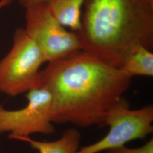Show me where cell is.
<instances>
[{"instance_id": "obj_1", "label": "cell", "mask_w": 153, "mask_h": 153, "mask_svg": "<svg viewBox=\"0 0 153 153\" xmlns=\"http://www.w3.org/2000/svg\"><path fill=\"white\" fill-rule=\"evenodd\" d=\"M131 81L118 68L83 51L48 62L39 76V86L52 95L53 123L82 128L102 126Z\"/></svg>"}, {"instance_id": "obj_2", "label": "cell", "mask_w": 153, "mask_h": 153, "mask_svg": "<svg viewBox=\"0 0 153 153\" xmlns=\"http://www.w3.org/2000/svg\"><path fill=\"white\" fill-rule=\"evenodd\" d=\"M82 51L119 68L137 45L153 46V0H86L75 33Z\"/></svg>"}, {"instance_id": "obj_3", "label": "cell", "mask_w": 153, "mask_h": 153, "mask_svg": "<svg viewBox=\"0 0 153 153\" xmlns=\"http://www.w3.org/2000/svg\"><path fill=\"white\" fill-rule=\"evenodd\" d=\"M44 63L42 52L25 29H16L11 49L0 61V92L15 97L39 87Z\"/></svg>"}, {"instance_id": "obj_4", "label": "cell", "mask_w": 153, "mask_h": 153, "mask_svg": "<svg viewBox=\"0 0 153 153\" xmlns=\"http://www.w3.org/2000/svg\"><path fill=\"white\" fill-rule=\"evenodd\" d=\"M25 9L24 29L42 52L45 62L62 60L82 51L76 33L61 25L44 2Z\"/></svg>"}, {"instance_id": "obj_5", "label": "cell", "mask_w": 153, "mask_h": 153, "mask_svg": "<svg viewBox=\"0 0 153 153\" xmlns=\"http://www.w3.org/2000/svg\"><path fill=\"white\" fill-rule=\"evenodd\" d=\"M153 107L148 105L136 109L121 99L104 117L102 126H108V133L95 143L79 148L74 153H99L126 145L137 139H144L153 131Z\"/></svg>"}, {"instance_id": "obj_6", "label": "cell", "mask_w": 153, "mask_h": 153, "mask_svg": "<svg viewBox=\"0 0 153 153\" xmlns=\"http://www.w3.org/2000/svg\"><path fill=\"white\" fill-rule=\"evenodd\" d=\"M27 104L17 110L0 107V133L10 132L9 138L30 137L34 133L53 134L52 98L48 90L40 86L26 93Z\"/></svg>"}, {"instance_id": "obj_7", "label": "cell", "mask_w": 153, "mask_h": 153, "mask_svg": "<svg viewBox=\"0 0 153 153\" xmlns=\"http://www.w3.org/2000/svg\"><path fill=\"white\" fill-rule=\"evenodd\" d=\"M86 0H45L55 18L66 28L76 33L81 26L82 12Z\"/></svg>"}, {"instance_id": "obj_8", "label": "cell", "mask_w": 153, "mask_h": 153, "mask_svg": "<svg viewBox=\"0 0 153 153\" xmlns=\"http://www.w3.org/2000/svg\"><path fill=\"white\" fill-rule=\"evenodd\" d=\"M81 135L75 128H70L64 131L60 138L52 142H43L34 140L30 137H16L27 142L33 149L39 153H74L79 148Z\"/></svg>"}, {"instance_id": "obj_9", "label": "cell", "mask_w": 153, "mask_h": 153, "mask_svg": "<svg viewBox=\"0 0 153 153\" xmlns=\"http://www.w3.org/2000/svg\"><path fill=\"white\" fill-rule=\"evenodd\" d=\"M119 69L131 78L153 76V52L143 45H137L126 56Z\"/></svg>"}, {"instance_id": "obj_10", "label": "cell", "mask_w": 153, "mask_h": 153, "mask_svg": "<svg viewBox=\"0 0 153 153\" xmlns=\"http://www.w3.org/2000/svg\"><path fill=\"white\" fill-rule=\"evenodd\" d=\"M104 153H153V139L152 138L139 148H128L124 145L107 150Z\"/></svg>"}, {"instance_id": "obj_11", "label": "cell", "mask_w": 153, "mask_h": 153, "mask_svg": "<svg viewBox=\"0 0 153 153\" xmlns=\"http://www.w3.org/2000/svg\"><path fill=\"white\" fill-rule=\"evenodd\" d=\"M19 4L23 7L25 9H26L31 6L37 5L39 4L43 3L45 0H18Z\"/></svg>"}, {"instance_id": "obj_12", "label": "cell", "mask_w": 153, "mask_h": 153, "mask_svg": "<svg viewBox=\"0 0 153 153\" xmlns=\"http://www.w3.org/2000/svg\"><path fill=\"white\" fill-rule=\"evenodd\" d=\"M13 0H0V10L10 5Z\"/></svg>"}]
</instances>
